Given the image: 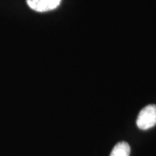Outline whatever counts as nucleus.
<instances>
[{
    "instance_id": "1",
    "label": "nucleus",
    "mask_w": 156,
    "mask_h": 156,
    "mask_svg": "<svg viewBox=\"0 0 156 156\" xmlns=\"http://www.w3.org/2000/svg\"><path fill=\"white\" fill-rule=\"evenodd\" d=\"M137 127L141 130H147L156 125V105L150 104L140 111L137 120Z\"/></svg>"
},
{
    "instance_id": "2",
    "label": "nucleus",
    "mask_w": 156,
    "mask_h": 156,
    "mask_svg": "<svg viewBox=\"0 0 156 156\" xmlns=\"http://www.w3.org/2000/svg\"><path fill=\"white\" fill-rule=\"evenodd\" d=\"M30 9L38 12L52 11L60 5L61 0H26Z\"/></svg>"
},
{
    "instance_id": "3",
    "label": "nucleus",
    "mask_w": 156,
    "mask_h": 156,
    "mask_svg": "<svg viewBox=\"0 0 156 156\" xmlns=\"http://www.w3.org/2000/svg\"><path fill=\"white\" fill-rule=\"evenodd\" d=\"M130 155V146L125 141L117 143L112 149L110 156H129Z\"/></svg>"
}]
</instances>
